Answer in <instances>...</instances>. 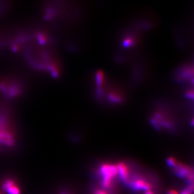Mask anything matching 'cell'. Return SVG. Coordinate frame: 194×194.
Segmentation results:
<instances>
[{
    "mask_svg": "<svg viewBox=\"0 0 194 194\" xmlns=\"http://www.w3.org/2000/svg\"><path fill=\"white\" fill-rule=\"evenodd\" d=\"M0 144L7 146H11L14 144L13 135L8 130L0 128Z\"/></svg>",
    "mask_w": 194,
    "mask_h": 194,
    "instance_id": "4",
    "label": "cell"
},
{
    "mask_svg": "<svg viewBox=\"0 0 194 194\" xmlns=\"http://www.w3.org/2000/svg\"><path fill=\"white\" fill-rule=\"evenodd\" d=\"M127 184L134 190L147 191L151 190L152 189V186L150 183L142 177H134L133 179L129 181Z\"/></svg>",
    "mask_w": 194,
    "mask_h": 194,
    "instance_id": "3",
    "label": "cell"
},
{
    "mask_svg": "<svg viewBox=\"0 0 194 194\" xmlns=\"http://www.w3.org/2000/svg\"><path fill=\"white\" fill-rule=\"evenodd\" d=\"M6 191L8 192L9 194H21L20 189L17 186H16V184H14V186H11L10 188L8 189Z\"/></svg>",
    "mask_w": 194,
    "mask_h": 194,
    "instance_id": "7",
    "label": "cell"
},
{
    "mask_svg": "<svg viewBox=\"0 0 194 194\" xmlns=\"http://www.w3.org/2000/svg\"><path fill=\"white\" fill-rule=\"evenodd\" d=\"M14 184H15V183L14 182V181L9 179V180L6 181L3 184V189L7 190L8 189L10 188L11 186H14Z\"/></svg>",
    "mask_w": 194,
    "mask_h": 194,
    "instance_id": "10",
    "label": "cell"
},
{
    "mask_svg": "<svg viewBox=\"0 0 194 194\" xmlns=\"http://www.w3.org/2000/svg\"><path fill=\"white\" fill-rule=\"evenodd\" d=\"M118 174L121 180L127 184L130 181V172L127 165L124 162H120L117 165Z\"/></svg>",
    "mask_w": 194,
    "mask_h": 194,
    "instance_id": "5",
    "label": "cell"
},
{
    "mask_svg": "<svg viewBox=\"0 0 194 194\" xmlns=\"http://www.w3.org/2000/svg\"><path fill=\"white\" fill-rule=\"evenodd\" d=\"M102 177L101 184L106 189L111 188L113 186L114 178L118 174L117 165L113 164H103L100 168Z\"/></svg>",
    "mask_w": 194,
    "mask_h": 194,
    "instance_id": "1",
    "label": "cell"
},
{
    "mask_svg": "<svg viewBox=\"0 0 194 194\" xmlns=\"http://www.w3.org/2000/svg\"><path fill=\"white\" fill-rule=\"evenodd\" d=\"M94 194H108L106 191L103 190H97L94 192Z\"/></svg>",
    "mask_w": 194,
    "mask_h": 194,
    "instance_id": "11",
    "label": "cell"
},
{
    "mask_svg": "<svg viewBox=\"0 0 194 194\" xmlns=\"http://www.w3.org/2000/svg\"><path fill=\"white\" fill-rule=\"evenodd\" d=\"M194 191V184H189L186 188L182 191L181 194H193Z\"/></svg>",
    "mask_w": 194,
    "mask_h": 194,
    "instance_id": "8",
    "label": "cell"
},
{
    "mask_svg": "<svg viewBox=\"0 0 194 194\" xmlns=\"http://www.w3.org/2000/svg\"><path fill=\"white\" fill-rule=\"evenodd\" d=\"M174 173L178 177L185 178L189 184H193L194 182V172L190 167L178 162L173 168Z\"/></svg>",
    "mask_w": 194,
    "mask_h": 194,
    "instance_id": "2",
    "label": "cell"
},
{
    "mask_svg": "<svg viewBox=\"0 0 194 194\" xmlns=\"http://www.w3.org/2000/svg\"><path fill=\"white\" fill-rule=\"evenodd\" d=\"M167 194H179L178 191L175 190H173V189H170L168 191V193Z\"/></svg>",
    "mask_w": 194,
    "mask_h": 194,
    "instance_id": "12",
    "label": "cell"
},
{
    "mask_svg": "<svg viewBox=\"0 0 194 194\" xmlns=\"http://www.w3.org/2000/svg\"><path fill=\"white\" fill-rule=\"evenodd\" d=\"M177 162H178V161L173 157H169L167 160V164H168V166L172 169L174 168L175 166L177 164Z\"/></svg>",
    "mask_w": 194,
    "mask_h": 194,
    "instance_id": "9",
    "label": "cell"
},
{
    "mask_svg": "<svg viewBox=\"0 0 194 194\" xmlns=\"http://www.w3.org/2000/svg\"><path fill=\"white\" fill-rule=\"evenodd\" d=\"M67 194V193H63V194Z\"/></svg>",
    "mask_w": 194,
    "mask_h": 194,
    "instance_id": "13",
    "label": "cell"
},
{
    "mask_svg": "<svg viewBox=\"0 0 194 194\" xmlns=\"http://www.w3.org/2000/svg\"><path fill=\"white\" fill-rule=\"evenodd\" d=\"M109 97H110V100H111L112 102H114V103H120L121 102L122 100L121 97H120L118 93H112L110 95Z\"/></svg>",
    "mask_w": 194,
    "mask_h": 194,
    "instance_id": "6",
    "label": "cell"
}]
</instances>
